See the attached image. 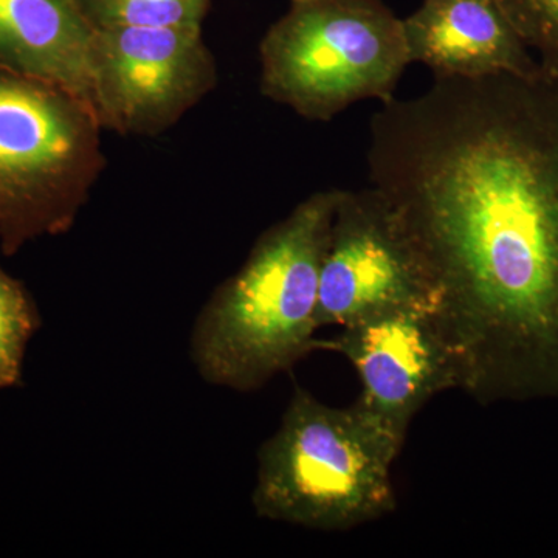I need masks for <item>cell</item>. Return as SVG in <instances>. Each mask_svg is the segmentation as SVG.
<instances>
[{"mask_svg":"<svg viewBox=\"0 0 558 558\" xmlns=\"http://www.w3.org/2000/svg\"><path fill=\"white\" fill-rule=\"evenodd\" d=\"M92 109L102 130L156 137L218 86V64L202 27L95 31Z\"/></svg>","mask_w":558,"mask_h":558,"instance_id":"8992f818","label":"cell"},{"mask_svg":"<svg viewBox=\"0 0 558 558\" xmlns=\"http://www.w3.org/2000/svg\"><path fill=\"white\" fill-rule=\"evenodd\" d=\"M366 159L435 286L459 391L558 384V76L435 78L374 113Z\"/></svg>","mask_w":558,"mask_h":558,"instance_id":"6da1fadb","label":"cell"},{"mask_svg":"<svg viewBox=\"0 0 558 558\" xmlns=\"http://www.w3.org/2000/svg\"><path fill=\"white\" fill-rule=\"evenodd\" d=\"M100 121L46 81L0 70V252L75 226L105 171Z\"/></svg>","mask_w":558,"mask_h":558,"instance_id":"277c9868","label":"cell"},{"mask_svg":"<svg viewBox=\"0 0 558 558\" xmlns=\"http://www.w3.org/2000/svg\"><path fill=\"white\" fill-rule=\"evenodd\" d=\"M402 21L411 64L422 62L435 78L539 70L499 0H424Z\"/></svg>","mask_w":558,"mask_h":558,"instance_id":"9c48e42d","label":"cell"},{"mask_svg":"<svg viewBox=\"0 0 558 558\" xmlns=\"http://www.w3.org/2000/svg\"><path fill=\"white\" fill-rule=\"evenodd\" d=\"M539 68L558 76V0H499Z\"/></svg>","mask_w":558,"mask_h":558,"instance_id":"4fadbf2b","label":"cell"},{"mask_svg":"<svg viewBox=\"0 0 558 558\" xmlns=\"http://www.w3.org/2000/svg\"><path fill=\"white\" fill-rule=\"evenodd\" d=\"M292 2H299V0H292Z\"/></svg>","mask_w":558,"mask_h":558,"instance_id":"5bb4252c","label":"cell"},{"mask_svg":"<svg viewBox=\"0 0 558 558\" xmlns=\"http://www.w3.org/2000/svg\"><path fill=\"white\" fill-rule=\"evenodd\" d=\"M94 33L76 0H0V70L54 84L92 108Z\"/></svg>","mask_w":558,"mask_h":558,"instance_id":"30bf717a","label":"cell"},{"mask_svg":"<svg viewBox=\"0 0 558 558\" xmlns=\"http://www.w3.org/2000/svg\"><path fill=\"white\" fill-rule=\"evenodd\" d=\"M94 31L202 27L213 0H76Z\"/></svg>","mask_w":558,"mask_h":558,"instance_id":"8fae6325","label":"cell"},{"mask_svg":"<svg viewBox=\"0 0 558 558\" xmlns=\"http://www.w3.org/2000/svg\"><path fill=\"white\" fill-rule=\"evenodd\" d=\"M39 328L31 290L0 266V391L20 387L25 354Z\"/></svg>","mask_w":558,"mask_h":558,"instance_id":"7c38bea8","label":"cell"},{"mask_svg":"<svg viewBox=\"0 0 558 558\" xmlns=\"http://www.w3.org/2000/svg\"><path fill=\"white\" fill-rule=\"evenodd\" d=\"M402 306L438 311L424 263L373 186L340 190L319 270L318 328Z\"/></svg>","mask_w":558,"mask_h":558,"instance_id":"52a82bcc","label":"cell"},{"mask_svg":"<svg viewBox=\"0 0 558 558\" xmlns=\"http://www.w3.org/2000/svg\"><path fill=\"white\" fill-rule=\"evenodd\" d=\"M260 94L307 120L387 102L411 64L403 21L381 0H299L259 44Z\"/></svg>","mask_w":558,"mask_h":558,"instance_id":"5b68a950","label":"cell"},{"mask_svg":"<svg viewBox=\"0 0 558 558\" xmlns=\"http://www.w3.org/2000/svg\"><path fill=\"white\" fill-rule=\"evenodd\" d=\"M405 439L355 400L326 405L296 387L260 446L252 505L263 520L343 532L398 508L392 468Z\"/></svg>","mask_w":558,"mask_h":558,"instance_id":"3957f363","label":"cell"},{"mask_svg":"<svg viewBox=\"0 0 558 558\" xmlns=\"http://www.w3.org/2000/svg\"><path fill=\"white\" fill-rule=\"evenodd\" d=\"M317 349L336 351L357 371V402L407 439L418 411L444 391L459 389L457 362L435 307L377 312L340 328Z\"/></svg>","mask_w":558,"mask_h":558,"instance_id":"ba28073f","label":"cell"},{"mask_svg":"<svg viewBox=\"0 0 558 558\" xmlns=\"http://www.w3.org/2000/svg\"><path fill=\"white\" fill-rule=\"evenodd\" d=\"M339 196L325 190L300 202L211 293L190 337L207 384L258 391L315 351L319 270Z\"/></svg>","mask_w":558,"mask_h":558,"instance_id":"7a4b0ae2","label":"cell"}]
</instances>
